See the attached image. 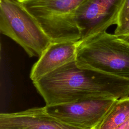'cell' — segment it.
<instances>
[{"mask_svg":"<svg viewBox=\"0 0 129 129\" xmlns=\"http://www.w3.org/2000/svg\"><path fill=\"white\" fill-rule=\"evenodd\" d=\"M46 105L93 98L119 99L129 96V79L69 62L33 82Z\"/></svg>","mask_w":129,"mask_h":129,"instance_id":"cell-1","label":"cell"},{"mask_svg":"<svg viewBox=\"0 0 129 129\" xmlns=\"http://www.w3.org/2000/svg\"><path fill=\"white\" fill-rule=\"evenodd\" d=\"M81 68L129 79V44L106 31L79 42L76 59Z\"/></svg>","mask_w":129,"mask_h":129,"instance_id":"cell-2","label":"cell"},{"mask_svg":"<svg viewBox=\"0 0 129 129\" xmlns=\"http://www.w3.org/2000/svg\"><path fill=\"white\" fill-rule=\"evenodd\" d=\"M35 18L52 42L81 41L78 9L88 0H18Z\"/></svg>","mask_w":129,"mask_h":129,"instance_id":"cell-3","label":"cell"},{"mask_svg":"<svg viewBox=\"0 0 129 129\" xmlns=\"http://www.w3.org/2000/svg\"><path fill=\"white\" fill-rule=\"evenodd\" d=\"M0 31L20 45L30 57H40L52 43L18 0H0Z\"/></svg>","mask_w":129,"mask_h":129,"instance_id":"cell-4","label":"cell"},{"mask_svg":"<svg viewBox=\"0 0 129 129\" xmlns=\"http://www.w3.org/2000/svg\"><path fill=\"white\" fill-rule=\"evenodd\" d=\"M116 100L93 98L44 108L48 114L67 124L82 129H97Z\"/></svg>","mask_w":129,"mask_h":129,"instance_id":"cell-5","label":"cell"},{"mask_svg":"<svg viewBox=\"0 0 129 129\" xmlns=\"http://www.w3.org/2000/svg\"><path fill=\"white\" fill-rule=\"evenodd\" d=\"M124 0H88L76 13L81 41L116 25Z\"/></svg>","mask_w":129,"mask_h":129,"instance_id":"cell-6","label":"cell"},{"mask_svg":"<svg viewBox=\"0 0 129 129\" xmlns=\"http://www.w3.org/2000/svg\"><path fill=\"white\" fill-rule=\"evenodd\" d=\"M0 129H82L48 114L42 107L0 114Z\"/></svg>","mask_w":129,"mask_h":129,"instance_id":"cell-7","label":"cell"},{"mask_svg":"<svg viewBox=\"0 0 129 129\" xmlns=\"http://www.w3.org/2000/svg\"><path fill=\"white\" fill-rule=\"evenodd\" d=\"M78 42H52L31 70L30 78L35 82L63 66L75 61Z\"/></svg>","mask_w":129,"mask_h":129,"instance_id":"cell-8","label":"cell"},{"mask_svg":"<svg viewBox=\"0 0 129 129\" xmlns=\"http://www.w3.org/2000/svg\"><path fill=\"white\" fill-rule=\"evenodd\" d=\"M129 119V96L116 100L97 129H113Z\"/></svg>","mask_w":129,"mask_h":129,"instance_id":"cell-9","label":"cell"},{"mask_svg":"<svg viewBox=\"0 0 129 129\" xmlns=\"http://www.w3.org/2000/svg\"><path fill=\"white\" fill-rule=\"evenodd\" d=\"M129 21V0H124L118 17L116 25H120Z\"/></svg>","mask_w":129,"mask_h":129,"instance_id":"cell-10","label":"cell"},{"mask_svg":"<svg viewBox=\"0 0 129 129\" xmlns=\"http://www.w3.org/2000/svg\"><path fill=\"white\" fill-rule=\"evenodd\" d=\"M114 34L117 36L129 35V21L124 24L117 26Z\"/></svg>","mask_w":129,"mask_h":129,"instance_id":"cell-11","label":"cell"},{"mask_svg":"<svg viewBox=\"0 0 129 129\" xmlns=\"http://www.w3.org/2000/svg\"><path fill=\"white\" fill-rule=\"evenodd\" d=\"M113 129H129V119L122 124L115 127Z\"/></svg>","mask_w":129,"mask_h":129,"instance_id":"cell-12","label":"cell"},{"mask_svg":"<svg viewBox=\"0 0 129 129\" xmlns=\"http://www.w3.org/2000/svg\"><path fill=\"white\" fill-rule=\"evenodd\" d=\"M120 39L127 43L129 44V35H125V36H118Z\"/></svg>","mask_w":129,"mask_h":129,"instance_id":"cell-13","label":"cell"}]
</instances>
